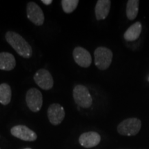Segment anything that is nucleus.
I'll list each match as a JSON object with an SVG mask.
<instances>
[{
  "label": "nucleus",
  "instance_id": "nucleus-16",
  "mask_svg": "<svg viewBox=\"0 0 149 149\" xmlns=\"http://www.w3.org/2000/svg\"><path fill=\"white\" fill-rule=\"evenodd\" d=\"M12 91L10 86L7 84H0V103L3 105H8L10 102Z\"/></svg>",
  "mask_w": 149,
  "mask_h": 149
},
{
  "label": "nucleus",
  "instance_id": "nucleus-14",
  "mask_svg": "<svg viewBox=\"0 0 149 149\" xmlns=\"http://www.w3.org/2000/svg\"><path fill=\"white\" fill-rule=\"evenodd\" d=\"M142 26L140 22H137L131 25L124 33V37L128 42H133L139 38L141 33Z\"/></svg>",
  "mask_w": 149,
  "mask_h": 149
},
{
  "label": "nucleus",
  "instance_id": "nucleus-7",
  "mask_svg": "<svg viewBox=\"0 0 149 149\" xmlns=\"http://www.w3.org/2000/svg\"><path fill=\"white\" fill-rule=\"evenodd\" d=\"M27 17L35 25L42 26L44 22V15L42 8L36 3H28L26 6Z\"/></svg>",
  "mask_w": 149,
  "mask_h": 149
},
{
  "label": "nucleus",
  "instance_id": "nucleus-4",
  "mask_svg": "<svg viewBox=\"0 0 149 149\" xmlns=\"http://www.w3.org/2000/svg\"><path fill=\"white\" fill-rule=\"evenodd\" d=\"M141 122L137 118H128L123 120L117 126V132L121 135L134 136L141 129Z\"/></svg>",
  "mask_w": 149,
  "mask_h": 149
},
{
  "label": "nucleus",
  "instance_id": "nucleus-1",
  "mask_svg": "<svg viewBox=\"0 0 149 149\" xmlns=\"http://www.w3.org/2000/svg\"><path fill=\"white\" fill-rule=\"evenodd\" d=\"M6 40L21 57L29 59L33 55V50L30 44L21 35L15 32L8 31L6 33Z\"/></svg>",
  "mask_w": 149,
  "mask_h": 149
},
{
  "label": "nucleus",
  "instance_id": "nucleus-3",
  "mask_svg": "<svg viewBox=\"0 0 149 149\" xmlns=\"http://www.w3.org/2000/svg\"><path fill=\"white\" fill-rule=\"evenodd\" d=\"M74 101L77 105L84 109H88L93 104V98L88 89L83 85H77L72 92Z\"/></svg>",
  "mask_w": 149,
  "mask_h": 149
},
{
  "label": "nucleus",
  "instance_id": "nucleus-6",
  "mask_svg": "<svg viewBox=\"0 0 149 149\" xmlns=\"http://www.w3.org/2000/svg\"><path fill=\"white\" fill-rule=\"evenodd\" d=\"M33 79L35 84L43 90L48 91L53 88L54 84L53 78L47 70L40 69L37 70Z\"/></svg>",
  "mask_w": 149,
  "mask_h": 149
},
{
  "label": "nucleus",
  "instance_id": "nucleus-18",
  "mask_svg": "<svg viewBox=\"0 0 149 149\" xmlns=\"http://www.w3.org/2000/svg\"><path fill=\"white\" fill-rule=\"evenodd\" d=\"M42 3L45 5H50L53 3L52 0H42Z\"/></svg>",
  "mask_w": 149,
  "mask_h": 149
},
{
  "label": "nucleus",
  "instance_id": "nucleus-11",
  "mask_svg": "<svg viewBox=\"0 0 149 149\" xmlns=\"http://www.w3.org/2000/svg\"><path fill=\"white\" fill-rule=\"evenodd\" d=\"M101 136L94 131L86 132L81 134L79 137V142L81 146L86 148L95 147L100 144Z\"/></svg>",
  "mask_w": 149,
  "mask_h": 149
},
{
  "label": "nucleus",
  "instance_id": "nucleus-13",
  "mask_svg": "<svg viewBox=\"0 0 149 149\" xmlns=\"http://www.w3.org/2000/svg\"><path fill=\"white\" fill-rule=\"evenodd\" d=\"M16 66V61L13 55L10 53H0V70H11Z\"/></svg>",
  "mask_w": 149,
  "mask_h": 149
},
{
  "label": "nucleus",
  "instance_id": "nucleus-5",
  "mask_svg": "<svg viewBox=\"0 0 149 149\" xmlns=\"http://www.w3.org/2000/svg\"><path fill=\"white\" fill-rule=\"evenodd\" d=\"M26 102L31 111L34 113L40 111L43 104V96L41 91L35 88L29 89L26 95Z\"/></svg>",
  "mask_w": 149,
  "mask_h": 149
},
{
  "label": "nucleus",
  "instance_id": "nucleus-15",
  "mask_svg": "<svg viewBox=\"0 0 149 149\" xmlns=\"http://www.w3.org/2000/svg\"><path fill=\"white\" fill-rule=\"evenodd\" d=\"M138 0H128L126 4V16L130 20H134L137 17L139 11Z\"/></svg>",
  "mask_w": 149,
  "mask_h": 149
},
{
  "label": "nucleus",
  "instance_id": "nucleus-19",
  "mask_svg": "<svg viewBox=\"0 0 149 149\" xmlns=\"http://www.w3.org/2000/svg\"><path fill=\"white\" fill-rule=\"evenodd\" d=\"M24 149H31V148H24Z\"/></svg>",
  "mask_w": 149,
  "mask_h": 149
},
{
  "label": "nucleus",
  "instance_id": "nucleus-10",
  "mask_svg": "<svg viewBox=\"0 0 149 149\" xmlns=\"http://www.w3.org/2000/svg\"><path fill=\"white\" fill-rule=\"evenodd\" d=\"M75 63L82 68H88L92 63V57L89 52L82 47H76L72 52Z\"/></svg>",
  "mask_w": 149,
  "mask_h": 149
},
{
  "label": "nucleus",
  "instance_id": "nucleus-12",
  "mask_svg": "<svg viewBox=\"0 0 149 149\" xmlns=\"http://www.w3.org/2000/svg\"><path fill=\"white\" fill-rule=\"evenodd\" d=\"M111 1L110 0H99L97 1L95 12L97 20L105 19L109 15Z\"/></svg>",
  "mask_w": 149,
  "mask_h": 149
},
{
  "label": "nucleus",
  "instance_id": "nucleus-17",
  "mask_svg": "<svg viewBox=\"0 0 149 149\" xmlns=\"http://www.w3.org/2000/svg\"><path fill=\"white\" fill-rule=\"evenodd\" d=\"M79 1L78 0H62L61 6L64 13L67 14L71 13L77 8Z\"/></svg>",
  "mask_w": 149,
  "mask_h": 149
},
{
  "label": "nucleus",
  "instance_id": "nucleus-8",
  "mask_svg": "<svg viewBox=\"0 0 149 149\" xmlns=\"http://www.w3.org/2000/svg\"><path fill=\"white\" fill-rule=\"evenodd\" d=\"M12 135L17 138L26 141H34L37 139V135L33 130L24 125H17L11 128Z\"/></svg>",
  "mask_w": 149,
  "mask_h": 149
},
{
  "label": "nucleus",
  "instance_id": "nucleus-2",
  "mask_svg": "<svg viewBox=\"0 0 149 149\" xmlns=\"http://www.w3.org/2000/svg\"><path fill=\"white\" fill-rule=\"evenodd\" d=\"M95 64L98 69L107 70L111 66L113 59V53L107 47L97 48L94 52Z\"/></svg>",
  "mask_w": 149,
  "mask_h": 149
},
{
  "label": "nucleus",
  "instance_id": "nucleus-9",
  "mask_svg": "<svg viewBox=\"0 0 149 149\" xmlns=\"http://www.w3.org/2000/svg\"><path fill=\"white\" fill-rule=\"evenodd\" d=\"M47 115L50 122L54 126L60 124L65 117V111L59 104H52L48 107Z\"/></svg>",
  "mask_w": 149,
  "mask_h": 149
}]
</instances>
